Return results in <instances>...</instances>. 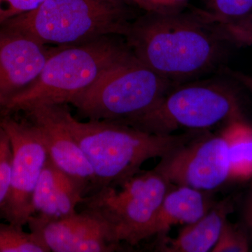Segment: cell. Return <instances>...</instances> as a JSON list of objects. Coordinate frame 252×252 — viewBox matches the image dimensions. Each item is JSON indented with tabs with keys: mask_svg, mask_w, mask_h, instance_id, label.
I'll return each mask as SVG.
<instances>
[{
	"mask_svg": "<svg viewBox=\"0 0 252 252\" xmlns=\"http://www.w3.org/2000/svg\"><path fill=\"white\" fill-rule=\"evenodd\" d=\"M130 0H45L36 9L0 27L19 32L43 45L81 44L102 36L127 35Z\"/></svg>",
	"mask_w": 252,
	"mask_h": 252,
	"instance_id": "cell-4",
	"label": "cell"
},
{
	"mask_svg": "<svg viewBox=\"0 0 252 252\" xmlns=\"http://www.w3.org/2000/svg\"><path fill=\"white\" fill-rule=\"evenodd\" d=\"M170 185L153 169L138 172L117 187L98 189L82 203L102 217L115 243L133 246L147 239Z\"/></svg>",
	"mask_w": 252,
	"mask_h": 252,
	"instance_id": "cell-7",
	"label": "cell"
},
{
	"mask_svg": "<svg viewBox=\"0 0 252 252\" xmlns=\"http://www.w3.org/2000/svg\"><path fill=\"white\" fill-rule=\"evenodd\" d=\"M200 16L210 23L234 22L252 12V0H204Z\"/></svg>",
	"mask_w": 252,
	"mask_h": 252,
	"instance_id": "cell-17",
	"label": "cell"
},
{
	"mask_svg": "<svg viewBox=\"0 0 252 252\" xmlns=\"http://www.w3.org/2000/svg\"><path fill=\"white\" fill-rule=\"evenodd\" d=\"M137 6L148 12H169L167 0H138Z\"/></svg>",
	"mask_w": 252,
	"mask_h": 252,
	"instance_id": "cell-23",
	"label": "cell"
},
{
	"mask_svg": "<svg viewBox=\"0 0 252 252\" xmlns=\"http://www.w3.org/2000/svg\"><path fill=\"white\" fill-rule=\"evenodd\" d=\"M228 142L230 180H252V125L245 117L224 125L220 131Z\"/></svg>",
	"mask_w": 252,
	"mask_h": 252,
	"instance_id": "cell-16",
	"label": "cell"
},
{
	"mask_svg": "<svg viewBox=\"0 0 252 252\" xmlns=\"http://www.w3.org/2000/svg\"><path fill=\"white\" fill-rule=\"evenodd\" d=\"M126 36L139 61L172 82L213 68L224 45L198 10L191 14L148 12L132 23Z\"/></svg>",
	"mask_w": 252,
	"mask_h": 252,
	"instance_id": "cell-1",
	"label": "cell"
},
{
	"mask_svg": "<svg viewBox=\"0 0 252 252\" xmlns=\"http://www.w3.org/2000/svg\"><path fill=\"white\" fill-rule=\"evenodd\" d=\"M189 0H167L169 12L180 11V9L185 6Z\"/></svg>",
	"mask_w": 252,
	"mask_h": 252,
	"instance_id": "cell-26",
	"label": "cell"
},
{
	"mask_svg": "<svg viewBox=\"0 0 252 252\" xmlns=\"http://www.w3.org/2000/svg\"><path fill=\"white\" fill-rule=\"evenodd\" d=\"M241 118V102L233 87L202 81L171 89L145 112L118 122L149 133L171 135L178 130L204 132Z\"/></svg>",
	"mask_w": 252,
	"mask_h": 252,
	"instance_id": "cell-5",
	"label": "cell"
},
{
	"mask_svg": "<svg viewBox=\"0 0 252 252\" xmlns=\"http://www.w3.org/2000/svg\"><path fill=\"white\" fill-rule=\"evenodd\" d=\"M154 170L171 185L210 193L230 180L228 142L221 132L202 134L161 158Z\"/></svg>",
	"mask_w": 252,
	"mask_h": 252,
	"instance_id": "cell-9",
	"label": "cell"
},
{
	"mask_svg": "<svg viewBox=\"0 0 252 252\" xmlns=\"http://www.w3.org/2000/svg\"><path fill=\"white\" fill-rule=\"evenodd\" d=\"M8 222L0 223V252H49L31 232Z\"/></svg>",
	"mask_w": 252,
	"mask_h": 252,
	"instance_id": "cell-18",
	"label": "cell"
},
{
	"mask_svg": "<svg viewBox=\"0 0 252 252\" xmlns=\"http://www.w3.org/2000/svg\"><path fill=\"white\" fill-rule=\"evenodd\" d=\"M228 74L252 94V75L240 71L228 70Z\"/></svg>",
	"mask_w": 252,
	"mask_h": 252,
	"instance_id": "cell-25",
	"label": "cell"
},
{
	"mask_svg": "<svg viewBox=\"0 0 252 252\" xmlns=\"http://www.w3.org/2000/svg\"><path fill=\"white\" fill-rule=\"evenodd\" d=\"M243 220L244 226L250 237H252V185L244 206Z\"/></svg>",
	"mask_w": 252,
	"mask_h": 252,
	"instance_id": "cell-24",
	"label": "cell"
},
{
	"mask_svg": "<svg viewBox=\"0 0 252 252\" xmlns=\"http://www.w3.org/2000/svg\"><path fill=\"white\" fill-rule=\"evenodd\" d=\"M12 151L9 137L0 127V207L9 194L11 180Z\"/></svg>",
	"mask_w": 252,
	"mask_h": 252,
	"instance_id": "cell-21",
	"label": "cell"
},
{
	"mask_svg": "<svg viewBox=\"0 0 252 252\" xmlns=\"http://www.w3.org/2000/svg\"><path fill=\"white\" fill-rule=\"evenodd\" d=\"M210 24L217 37L224 44L238 47L252 46V12L234 22Z\"/></svg>",
	"mask_w": 252,
	"mask_h": 252,
	"instance_id": "cell-19",
	"label": "cell"
},
{
	"mask_svg": "<svg viewBox=\"0 0 252 252\" xmlns=\"http://www.w3.org/2000/svg\"><path fill=\"white\" fill-rule=\"evenodd\" d=\"M86 195L82 186L48 159L33 193V215L51 219L67 217L77 212Z\"/></svg>",
	"mask_w": 252,
	"mask_h": 252,
	"instance_id": "cell-13",
	"label": "cell"
},
{
	"mask_svg": "<svg viewBox=\"0 0 252 252\" xmlns=\"http://www.w3.org/2000/svg\"><path fill=\"white\" fill-rule=\"evenodd\" d=\"M45 0H0V26L11 18L36 9Z\"/></svg>",
	"mask_w": 252,
	"mask_h": 252,
	"instance_id": "cell-22",
	"label": "cell"
},
{
	"mask_svg": "<svg viewBox=\"0 0 252 252\" xmlns=\"http://www.w3.org/2000/svg\"><path fill=\"white\" fill-rule=\"evenodd\" d=\"M55 105L90 164L95 183L94 192L121 185L140 172L147 160L161 158L204 133L158 135L114 121L82 122L73 117L66 104Z\"/></svg>",
	"mask_w": 252,
	"mask_h": 252,
	"instance_id": "cell-2",
	"label": "cell"
},
{
	"mask_svg": "<svg viewBox=\"0 0 252 252\" xmlns=\"http://www.w3.org/2000/svg\"><path fill=\"white\" fill-rule=\"evenodd\" d=\"M130 53L109 36L54 49L37 79L6 101L0 113L24 112L40 104L69 103Z\"/></svg>",
	"mask_w": 252,
	"mask_h": 252,
	"instance_id": "cell-3",
	"label": "cell"
},
{
	"mask_svg": "<svg viewBox=\"0 0 252 252\" xmlns=\"http://www.w3.org/2000/svg\"><path fill=\"white\" fill-rule=\"evenodd\" d=\"M172 83L131 52L69 103L90 120L123 122L150 109L172 89Z\"/></svg>",
	"mask_w": 252,
	"mask_h": 252,
	"instance_id": "cell-6",
	"label": "cell"
},
{
	"mask_svg": "<svg viewBox=\"0 0 252 252\" xmlns=\"http://www.w3.org/2000/svg\"><path fill=\"white\" fill-rule=\"evenodd\" d=\"M250 237L243 225L227 220L212 252H248Z\"/></svg>",
	"mask_w": 252,
	"mask_h": 252,
	"instance_id": "cell-20",
	"label": "cell"
},
{
	"mask_svg": "<svg viewBox=\"0 0 252 252\" xmlns=\"http://www.w3.org/2000/svg\"><path fill=\"white\" fill-rule=\"evenodd\" d=\"M229 198L216 203L200 220L186 225L175 238L165 239L158 251L163 252H212L222 228L233 212Z\"/></svg>",
	"mask_w": 252,
	"mask_h": 252,
	"instance_id": "cell-15",
	"label": "cell"
},
{
	"mask_svg": "<svg viewBox=\"0 0 252 252\" xmlns=\"http://www.w3.org/2000/svg\"><path fill=\"white\" fill-rule=\"evenodd\" d=\"M0 127L12 151L11 186L0 213L7 222L23 227L34 214L33 193L49 157L40 132L31 122L0 114Z\"/></svg>",
	"mask_w": 252,
	"mask_h": 252,
	"instance_id": "cell-8",
	"label": "cell"
},
{
	"mask_svg": "<svg viewBox=\"0 0 252 252\" xmlns=\"http://www.w3.org/2000/svg\"><path fill=\"white\" fill-rule=\"evenodd\" d=\"M54 49L19 32L0 27V107L37 79Z\"/></svg>",
	"mask_w": 252,
	"mask_h": 252,
	"instance_id": "cell-12",
	"label": "cell"
},
{
	"mask_svg": "<svg viewBox=\"0 0 252 252\" xmlns=\"http://www.w3.org/2000/svg\"><path fill=\"white\" fill-rule=\"evenodd\" d=\"M30 232L49 252H111L122 250L97 212L86 208L61 218L33 215L28 220Z\"/></svg>",
	"mask_w": 252,
	"mask_h": 252,
	"instance_id": "cell-10",
	"label": "cell"
},
{
	"mask_svg": "<svg viewBox=\"0 0 252 252\" xmlns=\"http://www.w3.org/2000/svg\"><path fill=\"white\" fill-rule=\"evenodd\" d=\"M208 193L187 187L170 189L149 227L147 239L163 237L173 225H188L200 220L216 203Z\"/></svg>",
	"mask_w": 252,
	"mask_h": 252,
	"instance_id": "cell-14",
	"label": "cell"
},
{
	"mask_svg": "<svg viewBox=\"0 0 252 252\" xmlns=\"http://www.w3.org/2000/svg\"><path fill=\"white\" fill-rule=\"evenodd\" d=\"M40 132L50 161L85 189L94 190L90 164L71 132L64 126L55 104H40L24 111Z\"/></svg>",
	"mask_w": 252,
	"mask_h": 252,
	"instance_id": "cell-11",
	"label": "cell"
}]
</instances>
